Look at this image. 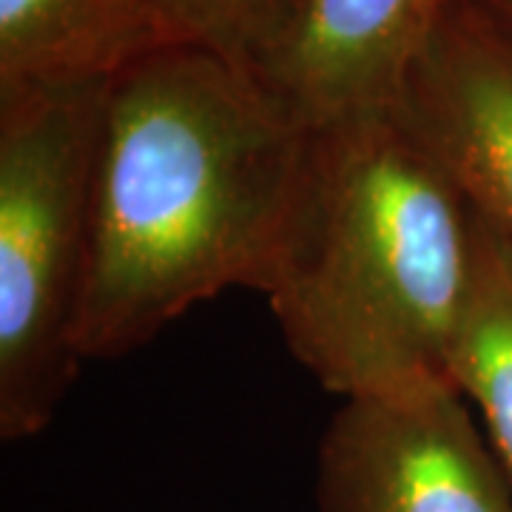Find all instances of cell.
<instances>
[{"mask_svg": "<svg viewBox=\"0 0 512 512\" xmlns=\"http://www.w3.org/2000/svg\"><path fill=\"white\" fill-rule=\"evenodd\" d=\"M305 131L254 74L165 43L109 80L77 353L117 359L228 288L265 293Z\"/></svg>", "mask_w": 512, "mask_h": 512, "instance_id": "1", "label": "cell"}, {"mask_svg": "<svg viewBox=\"0 0 512 512\" xmlns=\"http://www.w3.org/2000/svg\"><path fill=\"white\" fill-rule=\"evenodd\" d=\"M473 248L470 202L396 106L336 117L305 131L265 299L333 396L453 384Z\"/></svg>", "mask_w": 512, "mask_h": 512, "instance_id": "2", "label": "cell"}, {"mask_svg": "<svg viewBox=\"0 0 512 512\" xmlns=\"http://www.w3.org/2000/svg\"><path fill=\"white\" fill-rule=\"evenodd\" d=\"M109 80L0 86L3 441L43 433L83 362L77 322Z\"/></svg>", "mask_w": 512, "mask_h": 512, "instance_id": "3", "label": "cell"}, {"mask_svg": "<svg viewBox=\"0 0 512 512\" xmlns=\"http://www.w3.org/2000/svg\"><path fill=\"white\" fill-rule=\"evenodd\" d=\"M316 512H512V481L453 384L345 399L319 444Z\"/></svg>", "mask_w": 512, "mask_h": 512, "instance_id": "4", "label": "cell"}, {"mask_svg": "<svg viewBox=\"0 0 512 512\" xmlns=\"http://www.w3.org/2000/svg\"><path fill=\"white\" fill-rule=\"evenodd\" d=\"M396 111L464 200L512 242V35L441 0Z\"/></svg>", "mask_w": 512, "mask_h": 512, "instance_id": "5", "label": "cell"}, {"mask_svg": "<svg viewBox=\"0 0 512 512\" xmlns=\"http://www.w3.org/2000/svg\"><path fill=\"white\" fill-rule=\"evenodd\" d=\"M441 0H302L254 77L302 126L396 106Z\"/></svg>", "mask_w": 512, "mask_h": 512, "instance_id": "6", "label": "cell"}, {"mask_svg": "<svg viewBox=\"0 0 512 512\" xmlns=\"http://www.w3.org/2000/svg\"><path fill=\"white\" fill-rule=\"evenodd\" d=\"M165 43L148 0H0V86L109 80Z\"/></svg>", "mask_w": 512, "mask_h": 512, "instance_id": "7", "label": "cell"}, {"mask_svg": "<svg viewBox=\"0 0 512 512\" xmlns=\"http://www.w3.org/2000/svg\"><path fill=\"white\" fill-rule=\"evenodd\" d=\"M473 214V276L450 356V382L478 407L512 481V242Z\"/></svg>", "mask_w": 512, "mask_h": 512, "instance_id": "8", "label": "cell"}, {"mask_svg": "<svg viewBox=\"0 0 512 512\" xmlns=\"http://www.w3.org/2000/svg\"><path fill=\"white\" fill-rule=\"evenodd\" d=\"M171 43H191L254 74L302 0H148Z\"/></svg>", "mask_w": 512, "mask_h": 512, "instance_id": "9", "label": "cell"}, {"mask_svg": "<svg viewBox=\"0 0 512 512\" xmlns=\"http://www.w3.org/2000/svg\"><path fill=\"white\" fill-rule=\"evenodd\" d=\"M456 3L476 9L478 15L490 18L495 26H501L512 35V0H456Z\"/></svg>", "mask_w": 512, "mask_h": 512, "instance_id": "10", "label": "cell"}]
</instances>
